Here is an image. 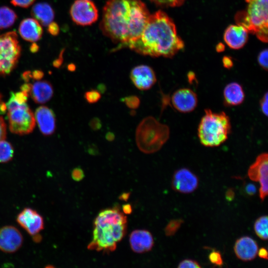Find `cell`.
I'll return each mask as SVG.
<instances>
[{
  "label": "cell",
  "instance_id": "1",
  "mask_svg": "<svg viewBox=\"0 0 268 268\" xmlns=\"http://www.w3.org/2000/svg\"><path fill=\"white\" fill-rule=\"evenodd\" d=\"M150 14L141 0H108L100 28L120 49L128 47L139 37Z\"/></svg>",
  "mask_w": 268,
  "mask_h": 268
},
{
  "label": "cell",
  "instance_id": "2",
  "mask_svg": "<svg viewBox=\"0 0 268 268\" xmlns=\"http://www.w3.org/2000/svg\"><path fill=\"white\" fill-rule=\"evenodd\" d=\"M128 47L144 56L171 58L184 47V43L171 18L159 10L150 14L139 37Z\"/></svg>",
  "mask_w": 268,
  "mask_h": 268
},
{
  "label": "cell",
  "instance_id": "3",
  "mask_svg": "<svg viewBox=\"0 0 268 268\" xmlns=\"http://www.w3.org/2000/svg\"><path fill=\"white\" fill-rule=\"evenodd\" d=\"M127 217L118 207L100 211L94 221L93 239L88 248L97 251L112 252L124 237Z\"/></svg>",
  "mask_w": 268,
  "mask_h": 268
},
{
  "label": "cell",
  "instance_id": "4",
  "mask_svg": "<svg viewBox=\"0 0 268 268\" xmlns=\"http://www.w3.org/2000/svg\"><path fill=\"white\" fill-rule=\"evenodd\" d=\"M198 128L201 143L206 147H216L224 143L231 131L229 116L224 112H214L209 109L204 110Z\"/></svg>",
  "mask_w": 268,
  "mask_h": 268
},
{
  "label": "cell",
  "instance_id": "5",
  "mask_svg": "<svg viewBox=\"0 0 268 268\" xmlns=\"http://www.w3.org/2000/svg\"><path fill=\"white\" fill-rule=\"evenodd\" d=\"M170 135L168 126L154 117L143 118L138 125L135 132V141L138 148L146 154L153 153L161 149Z\"/></svg>",
  "mask_w": 268,
  "mask_h": 268
},
{
  "label": "cell",
  "instance_id": "6",
  "mask_svg": "<svg viewBox=\"0 0 268 268\" xmlns=\"http://www.w3.org/2000/svg\"><path fill=\"white\" fill-rule=\"evenodd\" d=\"M28 94L21 91L12 92L6 104L10 131L18 134L31 133L35 126V117L26 103Z\"/></svg>",
  "mask_w": 268,
  "mask_h": 268
},
{
  "label": "cell",
  "instance_id": "7",
  "mask_svg": "<svg viewBox=\"0 0 268 268\" xmlns=\"http://www.w3.org/2000/svg\"><path fill=\"white\" fill-rule=\"evenodd\" d=\"M247 10L236 15V21L262 41H268V0H246Z\"/></svg>",
  "mask_w": 268,
  "mask_h": 268
},
{
  "label": "cell",
  "instance_id": "8",
  "mask_svg": "<svg viewBox=\"0 0 268 268\" xmlns=\"http://www.w3.org/2000/svg\"><path fill=\"white\" fill-rule=\"evenodd\" d=\"M21 51L15 31L0 35V74H8L13 69L20 56Z\"/></svg>",
  "mask_w": 268,
  "mask_h": 268
},
{
  "label": "cell",
  "instance_id": "9",
  "mask_svg": "<svg viewBox=\"0 0 268 268\" xmlns=\"http://www.w3.org/2000/svg\"><path fill=\"white\" fill-rule=\"evenodd\" d=\"M69 12L72 21L81 26L91 25L98 18V9L89 0H75L71 5Z\"/></svg>",
  "mask_w": 268,
  "mask_h": 268
},
{
  "label": "cell",
  "instance_id": "10",
  "mask_svg": "<svg viewBox=\"0 0 268 268\" xmlns=\"http://www.w3.org/2000/svg\"><path fill=\"white\" fill-rule=\"evenodd\" d=\"M249 178L254 181L259 182L261 187L259 196L264 201L268 193V155L266 152L259 154L255 161L250 166L248 171Z\"/></svg>",
  "mask_w": 268,
  "mask_h": 268
},
{
  "label": "cell",
  "instance_id": "11",
  "mask_svg": "<svg viewBox=\"0 0 268 268\" xmlns=\"http://www.w3.org/2000/svg\"><path fill=\"white\" fill-rule=\"evenodd\" d=\"M199 184V179L194 173L187 168H182L174 172L171 186L177 192L190 194L198 188Z\"/></svg>",
  "mask_w": 268,
  "mask_h": 268
},
{
  "label": "cell",
  "instance_id": "12",
  "mask_svg": "<svg viewBox=\"0 0 268 268\" xmlns=\"http://www.w3.org/2000/svg\"><path fill=\"white\" fill-rule=\"evenodd\" d=\"M16 221L30 235L37 236L44 228L43 217L35 209L24 208L17 215Z\"/></svg>",
  "mask_w": 268,
  "mask_h": 268
},
{
  "label": "cell",
  "instance_id": "13",
  "mask_svg": "<svg viewBox=\"0 0 268 268\" xmlns=\"http://www.w3.org/2000/svg\"><path fill=\"white\" fill-rule=\"evenodd\" d=\"M198 102L196 93L189 88H182L176 90L171 97L173 107L182 113L194 111Z\"/></svg>",
  "mask_w": 268,
  "mask_h": 268
},
{
  "label": "cell",
  "instance_id": "14",
  "mask_svg": "<svg viewBox=\"0 0 268 268\" xmlns=\"http://www.w3.org/2000/svg\"><path fill=\"white\" fill-rule=\"evenodd\" d=\"M23 238L15 226L6 225L0 228V250L6 253H13L22 246Z\"/></svg>",
  "mask_w": 268,
  "mask_h": 268
},
{
  "label": "cell",
  "instance_id": "15",
  "mask_svg": "<svg viewBox=\"0 0 268 268\" xmlns=\"http://www.w3.org/2000/svg\"><path fill=\"white\" fill-rule=\"evenodd\" d=\"M130 76L133 84L140 90L150 89L157 80L153 69L144 65L134 67L131 71Z\"/></svg>",
  "mask_w": 268,
  "mask_h": 268
},
{
  "label": "cell",
  "instance_id": "16",
  "mask_svg": "<svg viewBox=\"0 0 268 268\" xmlns=\"http://www.w3.org/2000/svg\"><path fill=\"white\" fill-rule=\"evenodd\" d=\"M38 80L33 83H25L21 90L29 94L35 102L44 103L52 97L53 89L48 81Z\"/></svg>",
  "mask_w": 268,
  "mask_h": 268
},
{
  "label": "cell",
  "instance_id": "17",
  "mask_svg": "<svg viewBox=\"0 0 268 268\" xmlns=\"http://www.w3.org/2000/svg\"><path fill=\"white\" fill-rule=\"evenodd\" d=\"M129 242L131 248L134 252L143 253L152 249L154 245V239L149 231L137 229L130 234Z\"/></svg>",
  "mask_w": 268,
  "mask_h": 268
},
{
  "label": "cell",
  "instance_id": "18",
  "mask_svg": "<svg viewBox=\"0 0 268 268\" xmlns=\"http://www.w3.org/2000/svg\"><path fill=\"white\" fill-rule=\"evenodd\" d=\"M257 243L249 236H243L237 239L234 246V251L240 260L248 262L253 260L258 251Z\"/></svg>",
  "mask_w": 268,
  "mask_h": 268
},
{
  "label": "cell",
  "instance_id": "19",
  "mask_svg": "<svg viewBox=\"0 0 268 268\" xmlns=\"http://www.w3.org/2000/svg\"><path fill=\"white\" fill-rule=\"evenodd\" d=\"M248 31L240 25H231L227 27L224 34V40L227 45L232 49H239L247 42Z\"/></svg>",
  "mask_w": 268,
  "mask_h": 268
},
{
  "label": "cell",
  "instance_id": "20",
  "mask_svg": "<svg viewBox=\"0 0 268 268\" xmlns=\"http://www.w3.org/2000/svg\"><path fill=\"white\" fill-rule=\"evenodd\" d=\"M18 32L25 40L35 42L39 40L43 34L41 24L35 18L23 19L19 24Z\"/></svg>",
  "mask_w": 268,
  "mask_h": 268
},
{
  "label": "cell",
  "instance_id": "21",
  "mask_svg": "<svg viewBox=\"0 0 268 268\" xmlns=\"http://www.w3.org/2000/svg\"><path fill=\"white\" fill-rule=\"evenodd\" d=\"M34 117L43 134L50 135L54 132L56 120L52 110L47 107L40 106L36 109Z\"/></svg>",
  "mask_w": 268,
  "mask_h": 268
},
{
  "label": "cell",
  "instance_id": "22",
  "mask_svg": "<svg viewBox=\"0 0 268 268\" xmlns=\"http://www.w3.org/2000/svg\"><path fill=\"white\" fill-rule=\"evenodd\" d=\"M223 96L224 104L228 106H235L241 104L245 97L242 86L236 82H230L225 86Z\"/></svg>",
  "mask_w": 268,
  "mask_h": 268
},
{
  "label": "cell",
  "instance_id": "23",
  "mask_svg": "<svg viewBox=\"0 0 268 268\" xmlns=\"http://www.w3.org/2000/svg\"><path fill=\"white\" fill-rule=\"evenodd\" d=\"M31 14L41 25L48 26L54 19V11L50 6L46 2L35 4L32 8Z\"/></svg>",
  "mask_w": 268,
  "mask_h": 268
},
{
  "label": "cell",
  "instance_id": "24",
  "mask_svg": "<svg viewBox=\"0 0 268 268\" xmlns=\"http://www.w3.org/2000/svg\"><path fill=\"white\" fill-rule=\"evenodd\" d=\"M17 16L10 8L3 6L0 7V29L8 28L14 23Z\"/></svg>",
  "mask_w": 268,
  "mask_h": 268
},
{
  "label": "cell",
  "instance_id": "25",
  "mask_svg": "<svg viewBox=\"0 0 268 268\" xmlns=\"http://www.w3.org/2000/svg\"><path fill=\"white\" fill-rule=\"evenodd\" d=\"M254 229L256 235L263 240L268 237V219L267 215L259 217L255 222Z\"/></svg>",
  "mask_w": 268,
  "mask_h": 268
},
{
  "label": "cell",
  "instance_id": "26",
  "mask_svg": "<svg viewBox=\"0 0 268 268\" xmlns=\"http://www.w3.org/2000/svg\"><path fill=\"white\" fill-rule=\"evenodd\" d=\"M13 156V149L11 145L6 141H0V163L10 161Z\"/></svg>",
  "mask_w": 268,
  "mask_h": 268
},
{
  "label": "cell",
  "instance_id": "27",
  "mask_svg": "<svg viewBox=\"0 0 268 268\" xmlns=\"http://www.w3.org/2000/svg\"><path fill=\"white\" fill-rule=\"evenodd\" d=\"M184 222V220L181 218L170 220L164 229V232L166 236H172L175 235L180 229Z\"/></svg>",
  "mask_w": 268,
  "mask_h": 268
},
{
  "label": "cell",
  "instance_id": "28",
  "mask_svg": "<svg viewBox=\"0 0 268 268\" xmlns=\"http://www.w3.org/2000/svg\"><path fill=\"white\" fill-rule=\"evenodd\" d=\"M121 101L125 105L131 109H136L140 105V100L138 96L135 95H130L125 97L121 99Z\"/></svg>",
  "mask_w": 268,
  "mask_h": 268
},
{
  "label": "cell",
  "instance_id": "29",
  "mask_svg": "<svg viewBox=\"0 0 268 268\" xmlns=\"http://www.w3.org/2000/svg\"><path fill=\"white\" fill-rule=\"evenodd\" d=\"M84 97L88 103L94 104L101 99V95L98 90L91 89L85 92Z\"/></svg>",
  "mask_w": 268,
  "mask_h": 268
},
{
  "label": "cell",
  "instance_id": "30",
  "mask_svg": "<svg viewBox=\"0 0 268 268\" xmlns=\"http://www.w3.org/2000/svg\"><path fill=\"white\" fill-rule=\"evenodd\" d=\"M161 7H174L181 5L185 0H149Z\"/></svg>",
  "mask_w": 268,
  "mask_h": 268
},
{
  "label": "cell",
  "instance_id": "31",
  "mask_svg": "<svg viewBox=\"0 0 268 268\" xmlns=\"http://www.w3.org/2000/svg\"><path fill=\"white\" fill-rule=\"evenodd\" d=\"M209 261L216 266L221 267L223 264V259L220 253L218 251H213L208 255Z\"/></svg>",
  "mask_w": 268,
  "mask_h": 268
},
{
  "label": "cell",
  "instance_id": "32",
  "mask_svg": "<svg viewBox=\"0 0 268 268\" xmlns=\"http://www.w3.org/2000/svg\"><path fill=\"white\" fill-rule=\"evenodd\" d=\"M178 268H200V264L196 261L192 259H185L180 262Z\"/></svg>",
  "mask_w": 268,
  "mask_h": 268
},
{
  "label": "cell",
  "instance_id": "33",
  "mask_svg": "<svg viewBox=\"0 0 268 268\" xmlns=\"http://www.w3.org/2000/svg\"><path fill=\"white\" fill-rule=\"evenodd\" d=\"M268 50L266 49L262 51L259 55L258 61L260 66L264 69H268Z\"/></svg>",
  "mask_w": 268,
  "mask_h": 268
},
{
  "label": "cell",
  "instance_id": "34",
  "mask_svg": "<svg viewBox=\"0 0 268 268\" xmlns=\"http://www.w3.org/2000/svg\"><path fill=\"white\" fill-rule=\"evenodd\" d=\"M71 176L74 181H80L83 179L85 175L83 170L81 168L76 167L72 170Z\"/></svg>",
  "mask_w": 268,
  "mask_h": 268
},
{
  "label": "cell",
  "instance_id": "35",
  "mask_svg": "<svg viewBox=\"0 0 268 268\" xmlns=\"http://www.w3.org/2000/svg\"><path fill=\"white\" fill-rule=\"evenodd\" d=\"M268 93L266 92L260 100V105L262 112L266 116H268Z\"/></svg>",
  "mask_w": 268,
  "mask_h": 268
},
{
  "label": "cell",
  "instance_id": "36",
  "mask_svg": "<svg viewBox=\"0 0 268 268\" xmlns=\"http://www.w3.org/2000/svg\"><path fill=\"white\" fill-rule=\"evenodd\" d=\"M35 0H11V3L14 6L27 8L31 5Z\"/></svg>",
  "mask_w": 268,
  "mask_h": 268
},
{
  "label": "cell",
  "instance_id": "37",
  "mask_svg": "<svg viewBox=\"0 0 268 268\" xmlns=\"http://www.w3.org/2000/svg\"><path fill=\"white\" fill-rule=\"evenodd\" d=\"M89 126L93 131H98L102 127L101 121L98 117H94L89 121Z\"/></svg>",
  "mask_w": 268,
  "mask_h": 268
},
{
  "label": "cell",
  "instance_id": "38",
  "mask_svg": "<svg viewBox=\"0 0 268 268\" xmlns=\"http://www.w3.org/2000/svg\"><path fill=\"white\" fill-rule=\"evenodd\" d=\"M244 192L248 196H254L257 192V187L253 184L248 183L244 186Z\"/></svg>",
  "mask_w": 268,
  "mask_h": 268
},
{
  "label": "cell",
  "instance_id": "39",
  "mask_svg": "<svg viewBox=\"0 0 268 268\" xmlns=\"http://www.w3.org/2000/svg\"><path fill=\"white\" fill-rule=\"evenodd\" d=\"M6 134V125L3 118L0 116V141L5 138Z\"/></svg>",
  "mask_w": 268,
  "mask_h": 268
},
{
  "label": "cell",
  "instance_id": "40",
  "mask_svg": "<svg viewBox=\"0 0 268 268\" xmlns=\"http://www.w3.org/2000/svg\"><path fill=\"white\" fill-rule=\"evenodd\" d=\"M48 31L53 35H56L59 32V26L56 23L52 22L48 26Z\"/></svg>",
  "mask_w": 268,
  "mask_h": 268
},
{
  "label": "cell",
  "instance_id": "41",
  "mask_svg": "<svg viewBox=\"0 0 268 268\" xmlns=\"http://www.w3.org/2000/svg\"><path fill=\"white\" fill-rule=\"evenodd\" d=\"M235 192L232 188H229L227 190L225 193V198L227 201H233L235 198Z\"/></svg>",
  "mask_w": 268,
  "mask_h": 268
},
{
  "label": "cell",
  "instance_id": "42",
  "mask_svg": "<svg viewBox=\"0 0 268 268\" xmlns=\"http://www.w3.org/2000/svg\"><path fill=\"white\" fill-rule=\"evenodd\" d=\"M258 254L260 258L268 260V251L265 248H261L258 251Z\"/></svg>",
  "mask_w": 268,
  "mask_h": 268
},
{
  "label": "cell",
  "instance_id": "43",
  "mask_svg": "<svg viewBox=\"0 0 268 268\" xmlns=\"http://www.w3.org/2000/svg\"><path fill=\"white\" fill-rule=\"evenodd\" d=\"M223 64L224 67L229 68L232 67L233 62L232 60L228 57H225L223 60Z\"/></svg>",
  "mask_w": 268,
  "mask_h": 268
},
{
  "label": "cell",
  "instance_id": "44",
  "mask_svg": "<svg viewBox=\"0 0 268 268\" xmlns=\"http://www.w3.org/2000/svg\"><path fill=\"white\" fill-rule=\"evenodd\" d=\"M123 212L125 214H130L132 212V207L130 204H126L122 206Z\"/></svg>",
  "mask_w": 268,
  "mask_h": 268
},
{
  "label": "cell",
  "instance_id": "45",
  "mask_svg": "<svg viewBox=\"0 0 268 268\" xmlns=\"http://www.w3.org/2000/svg\"><path fill=\"white\" fill-rule=\"evenodd\" d=\"M115 137L114 133L110 132H108L105 135L106 139L109 141H113Z\"/></svg>",
  "mask_w": 268,
  "mask_h": 268
},
{
  "label": "cell",
  "instance_id": "46",
  "mask_svg": "<svg viewBox=\"0 0 268 268\" xmlns=\"http://www.w3.org/2000/svg\"><path fill=\"white\" fill-rule=\"evenodd\" d=\"M98 90L100 93H103L106 90V87L104 84H100L98 86Z\"/></svg>",
  "mask_w": 268,
  "mask_h": 268
},
{
  "label": "cell",
  "instance_id": "47",
  "mask_svg": "<svg viewBox=\"0 0 268 268\" xmlns=\"http://www.w3.org/2000/svg\"><path fill=\"white\" fill-rule=\"evenodd\" d=\"M129 196L130 194L129 193H123L120 196V199L121 200L126 201L129 199Z\"/></svg>",
  "mask_w": 268,
  "mask_h": 268
},
{
  "label": "cell",
  "instance_id": "48",
  "mask_svg": "<svg viewBox=\"0 0 268 268\" xmlns=\"http://www.w3.org/2000/svg\"><path fill=\"white\" fill-rule=\"evenodd\" d=\"M92 148H93V147H92L90 148V149H89V150H93ZM95 150L96 151V150L95 149H93V152H95V151H94ZM91 153H93V151H92Z\"/></svg>",
  "mask_w": 268,
  "mask_h": 268
},
{
  "label": "cell",
  "instance_id": "49",
  "mask_svg": "<svg viewBox=\"0 0 268 268\" xmlns=\"http://www.w3.org/2000/svg\"><path fill=\"white\" fill-rule=\"evenodd\" d=\"M1 95L0 94V105L1 104Z\"/></svg>",
  "mask_w": 268,
  "mask_h": 268
},
{
  "label": "cell",
  "instance_id": "50",
  "mask_svg": "<svg viewBox=\"0 0 268 268\" xmlns=\"http://www.w3.org/2000/svg\"></svg>",
  "mask_w": 268,
  "mask_h": 268
}]
</instances>
